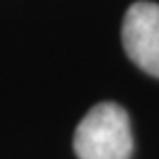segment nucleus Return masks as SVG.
Returning a JSON list of instances; mask_svg holds the SVG:
<instances>
[{
    "mask_svg": "<svg viewBox=\"0 0 159 159\" xmlns=\"http://www.w3.org/2000/svg\"><path fill=\"white\" fill-rule=\"evenodd\" d=\"M72 147L79 159H130L132 132L126 110L114 101L93 106L79 122Z\"/></svg>",
    "mask_w": 159,
    "mask_h": 159,
    "instance_id": "1",
    "label": "nucleus"
},
{
    "mask_svg": "<svg viewBox=\"0 0 159 159\" xmlns=\"http://www.w3.org/2000/svg\"><path fill=\"white\" fill-rule=\"evenodd\" d=\"M122 46L141 70L159 79V4L134 2L126 11Z\"/></svg>",
    "mask_w": 159,
    "mask_h": 159,
    "instance_id": "2",
    "label": "nucleus"
}]
</instances>
